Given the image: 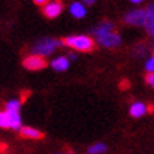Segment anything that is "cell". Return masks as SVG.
<instances>
[{
	"mask_svg": "<svg viewBox=\"0 0 154 154\" xmlns=\"http://www.w3.org/2000/svg\"><path fill=\"white\" fill-rule=\"evenodd\" d=\"M61 42L66 47L81 52H92L96 48L95 41L88 35H71V37L62 38Z\"/></svg>",
	"mask_w": 154,
	"mask_h": 154,
	"instance_id": "6da1fadb",
	"label": "cell"
},
{
	"mask_svg": "<svg viewBox=\"0 0 154 154\" xmlns=\"http://www.w3.org/2000/svg\"><path fill=\"white\" fill-rule=\"evenodd\" d=\"M62 42H60L58 40H54V38H44V40H40V41L33 47V52H37V55H50L57 47H60Z\"/></svg>",
	"mask_w": 154,
	"mask_h": 154,
	"instance_id": "7a4b0ae2",
	"label": "cell"
},
{
	"mask_svg": "<svg viewBox=\"0 0 154 154\" xmlns=\"http://www.w3.org/2000/svg\"><path fill=\"white\" fill-rule=\"evenodd\" d=\"M23 66L28 71H40L47 66V61L44 57L33 54V55H28L23 60Z\"/></svg>",
	"mask_w": 154,
	"mask_h": 154,
	"instance_id": "3957f363",
	"label": "cell"
},
{
	"mask_svg": "<svg viewBox=\"0 0 154 154\" xmlns=\"http://www.w3.org/2000/svg\"><path fill=\"white\" fill-rule=\"evenodd\" d=\"M96 41H99L100 45H103L106 48H116L120 45L122 38L117 31H110V33L103 34L100 37H96Z\"/></svg>",
	"mask_w": 154,
	"mask_h": 154,
	"instance_id": "277c9868",
	"label": "cell"
},
{
	"mask_svg": "<svg viewBox=\"0 0 154 154\" xmlns=\"http://www.w3.org/2000/svg\"><path fill=\"white\" fill-rule=\"evenodd\" d=\"M125 21L130 26H146L147 23V11L146 10H134L125 16Z\"/></svg>",
	"mask_w": 154,
	"mask_h": 154,
	"instance_id": "5b68a950",
	"label": "cell"
},
{
	"mask_svg": "<svg viewBox=\"0 0 154 154\" xmlns=\"http://www.w3.org/2000/svg\"><path fill=\"white\" fill-rule=\"evenodd\" d=\"M62 7H64L62 6V0H55V2H51V3L44 6L42 13H44V16L47 19H55V17H58L61 14Z\"/></svg>",
	"mask_w": 154,
	"mask_h": 154,
	"instance_id": "8992f818",
	"label": "cell"
},
{
	"mask_svg": "<svg viewBox=\"0 0 154 154\" xmlns=\"http://www.w3.org/2000/svg\"><path fill=\"white\" fill-rule=\"evenodd\" d=\"M20 136L24 137V139H33V140L44 139V134L41 131L37 130V129H33V127H21L20 129Z\"/></svg>",
	"mask_w": 154,
	"mask_h": 154,
	"instance_id": "52a82bcc",
	"label": "cell"
},
{
	"mask_svg": "<svg viewBox=\"0 0 154 154\" xmlns=\"http://www.w3.org/2000/svg\"><path fill=\"white\" fill-rule=\"evenodd\" d=\"M110 31H115V24L110 23V21H103V23H100L99 26L95 27L94 34L95 37H100V35L110 33Z\"/></svg>",
	"mask_w": 154,
	"mask_h": 154,
	"instance_id": "ba28073f",
	"label": "cell"
},
{
	"mask_svg": "<svg viewBox=\"0 0 154 154\" xmlns=\"http://www.w3.org/2000/svg\"><path fill=\"white\" fill-rule=\"evenodd\" d=\"M147 112H149V110H147V106H146L144 103H141V102H136V103H133V105L130 106V116L134 117V119L144 116Z\"/></svg>",
	"mask_w": 154,
	"mask_h": 154,
	"instance_id": "9c48e42d",
	"label": "cell"
},
{
	"mask_svg": "<svg viewBox=\"0 0 154 154\" xmlns=\"http://www.w3.org/2000/svg\"><path fill=\"white\" fill-rule=\"evenodd\" d=\"M69 11H71V14L74 16L75 19H82L85 14H86L85 7L81 5V3H78V2H75V3H72V5H71Z\"/></svg>",
	"mask_w": 154,
	"mask_h": 154,
	"instance_id": "30bf717a",
	"label": "cell"
},
{
	"mask_svg": "<svg viewBox=\"0 0 154 154\" xmlns=\"http://www.w3.org/2000/svg\"><path fill=\"white\" fill-rule=\"evenodd\" d=\"M51 65L55 71H65L69 66V61L66 60L65 57H58V58H55V60L52 61Z\"/></svg>",
	"mask_w": 154,
	"mask_h": 154,
	"instance_id": "8fae6325",
	"label": "cell"
},
{
	"mask_svg": "<svg viewBox=\"0 0 154 154\" xmlns=\"http://www.w3.org/2000/svg\"><path fill=\"white\" fill-rule=\"evenodd\" d=\"M107 150V147L103 143H96L92 147H89V154H102Z\"/></svg>",
	"mask_w": 154,
	"mask_h": 154,
	"instance_id": "7c38bea8",
	"label": "cell"
},
{
	"mask_svg": "<svg viewBox=\"0 0 154 154\" xmlns=\"http://www.w3.org/2000/svg\"><path fill=\"white\" fill-rule=\"evenodd\" d=\"M20 105H21L20 100H10L6 105V112H19Z\"/></svg>",
	"mask_w": 154,
	"mask_h": 154,
	"instance_id": "4fadbf2b",
	"label": "cell"
},
{
	"mask_svg": "<svg viewBox=\"0 0 154 154\" xmlns=\"http://www.w3.org/2000/svg\"><path fill=\"white\" fill-rule=\"evenodd\" d=\"M0 127H3V129L10 127V119L7 112H0Z\"/></svg>",
	"mask_w": 154,
	"mask_h": 154,
	"instance_id": "5bb4252c",
	"label": "cell"
},
{
	"mask_svg": "<svg viewBox=\"0 0 154 154\" xmlns=\"http://www.w3.org/2000/svg\"><path fill=\"white\" fill-rule=\"evenodd\" d=\"M146 11H147V23H154V3H151Z\"/></svg>",
	"mask_w": 154,
	"mask_h": 154,
	"instance_id": "9a60e30c",
	"label": "cell"
},
{
	"mask_svg": "<svg viewBox=\"0 0 154 154\" xmlns=\"http://www.w3.org/2000/svg\"><path fill=\"white\" fill-rule=\"evenodd\" d=\"M146 82H147L150 86L154 88V72H149V74L146 75Z\"/></svg>",
	"mask_w": 154,
	"mask_h": 154,
	"instance_id": "2e32d148",
	"label": "cell"
},
{
	"mask_svg": "<svg viewBox=\"0 0 154 154\" xmlns=\"http://www.w3.org/2000/svg\"><path fill=\"white\" fill-rule=\"evenodd\" d=\"M146 69L149 71V72H154V57L151 60L147 61V64H146Z\"/></svg>",
	"mask_w": 154,
	"mask_h": 154,
	"instance_id": "e0dca14e",
	"label": "cell"
},
{
	"mask_svg": "<svg viewBox=\"0 0 154 154\" xmlns=\"http://www.w3.org/2000/svg\"><path fill=\"white\" fill-rule=\"evenodd\" d=\"M144 27H146V30L149 31L150 35H151V37L154 38V23H147V24L144 26Z\"/></svg>",
	"mask_w": 154,
	"mask_h": 154,
	"instance_id": "ac0fdd59",
	"label": "cell"
},
{
	"mask_svg": "<svg viewBox=\"0 0 154 154\" xmlns=\"http://www.w3.org/2000/svg\"><path fill=\"white\" fill-rule=\"evenodd\" d=\"M48 2L50 0H34V3L38 6H45V5H48Z\"/></svg>",
	"mask_w": 154,
	"mask_h": 154,
	"instance_id": "d6986e66",
	"label": "cell"
},
{
	"mask_svg": "<svg viewBox=\"0 0 154 154\" xmlns=\"http://www.w3.org/2000/svg\"><path fill=\"white\" fill-rule=\"evenodd\" d=\"M84 2H85V3H86L88 6H91V5H94V3H95V0H84Z\"/></svg>",
	"mask_w": 154,
	"mask_h": 154,
	"instance_id": "ffe728a7",
	"label": "cell"
},
{
	"mask_svg": "<svg viewBox=\"0 0 154 154\" xmlns=\"http://www.w3.org/2000/svg\"><path fill=\"white\" fill-rule=\"evenodd\" d=\"M0 150H2V151H5V150H6V146L5 144H0Z\"/></svg>",
	"mask_w": 154,
	"mask_h": 154,
	"instance_id": "44dd1931",
	"label": "cell"
},
{
	"mask_svg": "<svg viewBox=\"0 0 154 154\" xmlns=\"http://www.w3.org/2000/svg\"><path fill=\"white\" fill-rule=\"evenodd\" d=\"M130 2H133V3H140V2H143V0H130Z\"/></svg>",
	"mask_w": 154,
	"mask_h": 154,
	"instance_id": "7402d4cb",
	"label": "cell"
}]
</instances>
